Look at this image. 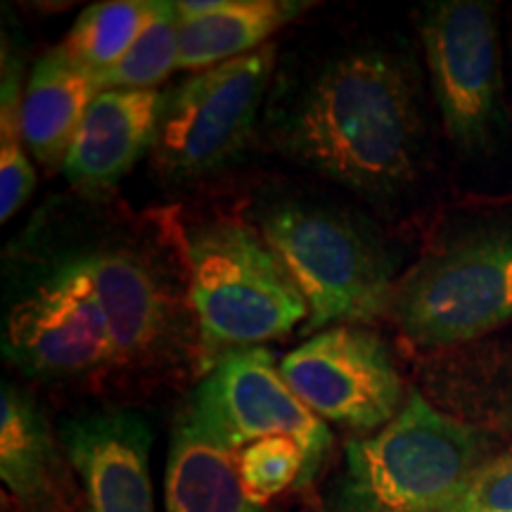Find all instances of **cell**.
<instances>
[{"mask_svg": "<svg viewBox=\"0 0 512 512\" xmlns=\"http://www.w3.org/2000/svg\"><path fill=\"white\" fill-rule=\"evenodd\" d=\"M294 159L368 197L399 195L418 181L422 114L406 57L356 48L306 83L283 128Z\"/></svg>", "mask_w": 512, "mask_h": 512, "instance_id": "obj_1", "label": "cell"}, {"mask_svg": "<svg viewBox=\"0 0 512 512\" xmlns=\"http://www.w3.org/2000/svg\"><path fill=\"white\" fill-rule=\"evenodd\" d=\"M389 316L422 351L470 347L512 325V211L446 223L396 280Z\"/></svg>", "mask_w": 512, "mask_h": 512, "instance_id": "obj_2", "label": "cell"}, {"mask_svg": "<svg viewBox=\"0 0 512 512\" xmlns=\"http://www.w3.org/2000/svg\"><path fill=\"white\" fill-rule=\"evenodd\" d=\"M479 427L441 413L411 392L401 413L368 437L349 441L339 477L342 512H441L489 460Z\"/></svg>", "mask_w": 512, "mask_h": 512, "instance_id": "obj_3", "label": "cell"}, {"mask_svg": "<svg viewBox=\"0 0 512 512\" xmlns=\"http://www.w3.org/2000/svg\"><path fill=\"white\" fill-rule=\"evenodd\" d=\"M188 299L200 347L214 366L233 351L283 337L309 318L302 290L264 235L214 219L188 235Z\"/></svg>", "mask_w": 512, "mask_h": 512, "instance_id": "obj_4", "label": "cell"}, {"mask_svg": "<svg viewBox=\"0 0 512 512\" xmlns=\"http://www.w3.org/2000/svg\"><path fill=\"white\" fill-rule=\"evenodd\" d=\"M261 235L309 304L304 332L389 316L394 264L382 242L339 211L278 202L259 214Z\"/></svg>", "mask_w": 512, "mask_h": 512, "instance_id": "obj_5", "label": "cell"}, {"mask_svg": "<svg viewBox=\"0 0 512 512\" xmlns=\"http://www.w3.org/2000/svg\"><path fill=\"white\" fill-rule=\"evenodd\" d=\"M432 95L453 147L494 155L505 131L503 55L496 10L482 0H441L420 15Z\"/></svg>", "mask_w": 512, "mask_h": 512, "instance_id": "obj_6", "label": "cell"}, {"mask_svg": "<svg viewBox=\"0 0 512 512\" xmlns=\"http://www.w3.org/2000/svg\"><path fill=\"white\" fill-rule=\"evenodd\" d=\"M273 64L275 46L268 43L166 91L150 150L157 174L185 183L233 162L252 138Z\"/></svg>", "mask_w": 512, "mask_h": 512, "instance_id": "obj_7", "label": "cell"}, {"mask_svg": "<svg viewBox=\"0 0 512 512\" xmlns=\"http://www.w3.org/2000/svg\"><path fill=\"white\" fill-rule=\"evenodd\" d=\"M3 354L24 375L64 380L117 366L86 252L57 259L5 316Z\"/></svg>", "mask_w": 512, "mask_h": 512, "instance_id": "obj_8", "label": "cell"}, {"mask_svg": "<svg viewBox=\"0 0 512 512\" xmlns=\"http://www.w3.org/2000/svg\"><path fill=\"white\" fill-rule=\"evenodd\" d=\"M185 413L233 451L266 437H292L306 460L299 484L316 477L332 446L325 420L287 387L280 366L264 347L219 358L195 389Z\"/></svg>", "mask_w": 512, "mask_h": 512, "instance_id": "obj_9", "label": "cell"}, {"mask_svg": "<svg viewBox=\"0 0 512 512\" xmlns=\"http://www.w3.org/2000/svg\"><path fill=\"white\" fill-rule=\"evenodd\" d=\"M280 375L320 420L356 432L382 430L408 399L384 339L358 325L309 337L280 361Z\"/></svg>", "mask_w": 512, "mask_h": 512, "instance_id": "obj_10", "label": "cell"}, {"mask_svg": "<svg viewBox=\"0 0 512 512\" xmlns=\"http://www.w3.org/2000/svg\"><path fill=\"white\" fill-rule=\"evenodd\" d=\"M110 320L117 366L152 370L176 363L190 344L188 306L143 249L110 242L86 252Z\"/></svg>", "mask_w": 512, "mask_h": 512, "instance_id": "obj_11", "label": "cell"}, {"mask_svg": "<svg viewBox=\"0 0 512 512\" xmlns=\"http://www.w3.org/2000/svg\"><path fill=\"white\" fill-rule=\"evenodd\" d=\"M60 446L86 494V512H155L152 432L138 413L107 408L60 427Z\"/></svg>", "mask_w": 512, "mask_h": 512, "instance_id": "obj_12", "label": "cell"}, {"mask_svg": "<svg viewBox=\"0 0 512 512\" xmlns=\"http://www.w3.org/2000/svg\"><path fill=\"white\" fill-rule=\"evenodd\" d=\"M164 93L100 91L64 157L62 174L83 195H105L131 174L157 136Z\"/></svg>", "mask_w": 512, "mask_h": 512, "instance_id": "obj_13", "label": "cell"}, {"mask_svg": "<svg viewBox=\"0 0 512 512\" xmlns=\"http://www.w3.org/2000/svg\"><path fill=\"white\" fill-rule=\"evenodd\" d=\"M0 477L24 512H72L57 441L34 399L15 384L0 392Z\"/></svg>", "mask_w": 512, "mask_h": 512, "instance_id": "obj_14", "label": "cell"}, {"mask_svg": "<svg viewBox=\"0 0 512 512\" xmlns=\"http://www.w3.org/2000/svg\"><path fill=\"white\" fill-rule=\"evenodd\" d=\"M98 93L95 76L76 64L62 46L48 50L36 62L22 95V138L36 162L46 169H62Z\"/></svg>", "mask_w": 512, "mask_h": 512, "instance_id": "obj_15", "label": "cell"}, {"mask_svg": "<svg viewBox=\"0 0 512 512\" xmlns=\"http://www.w3.org/2000/svg\"><path fill=\"white\" fill-rule=\"evenodd\" d=\"M166 512H261L240 482L238 451L181 413L164 475Z\"/></svg>", "mask_w": 512, "mask_h": 512, "instance_id": "obj_16", "label": "cell"}, {"mask_svg": "<svg viewBox=\"0 0 512 512\" xmlns=\"http://www.w3.org/2000/svg\"><path fill=\"white\" fill-rule=\"evenodd\" d=\"M306 3L292 0H216L207 15L181 22V69L204 72L268 46Z\"/></svg>", "mask_w": 512, "mask_h": 512, "instance_id": "obj_17", "label": "cell"}, {"mask_svg": "<svg viewBox=\"0 0 512 512\" xmlns=\"http://www.w3.org/2000/svg\"><path fill=\"white\" fill-rule=\"evenodd\" d=\"M157 0H107L86 8L74 22L67 41L62 43L64 53L86 72L98 76L117 64L138 36L143 34L152 15H155Z\"/></svg>", "mask_w": 512, "mask_h": 512, "instance_id": "obj_18", "label": "cell"}, {"mask_svg": "<svg viewBox=\"0 0 512 512\" xmlns=\"http://www.w3.org/2000/svg\"><path fill=\"white\" fill-rule=\"evenodd\" d=\"M427 370L446 375L448 392L467 394V406L494 415L512 432V337L441 358Z\"/></svg>", "mask_w": 512, "mask_h": 512, "instance_id": "obj_19", "label": "cell"}, {"mask_svg": "<svg viewBox=\"0 0 512 512\" xmlns=\"http://www.w3.org/2000/svg\"><path fill=\"white\" fill-rule=\"evenodd\" d=\"M181 64V17L176 3H159L131 50L98 76V91H155Z\"/></svg>", "mask_w": 512, "mask_h": 512, "instance_id": "obj_20", "label": "cell"}, {"mask_svg": "<svg viewBox=\"0 0 512 512\" xmlns=\"http://www.w3.org/2000/svg\"><path fill=\"white\" fill-rule=\"evenodd\" d=\"M304 451L292 437H266L238 451L242 489L249 501L264 508L268 501L297 484L304 475Z\"/></svg>", "mask_w": 512, "mask_h": 512, "instance_id": "obj_21", "label": "cell"}, {"mask_svg": "<svg viewBox=\"0 0 512 512\" xmlns=\"http://www.w3.org/2000/svg\"><path fill=\"white\" fill-rule=\"evenodd\" d=\"M441 512H512V451L479 465Z\"/></svg>", "mask_w": 512, "mask_h": 512, "instance_id": "obj_22", "label": "cell"}, {"mask_svg": "<svg viewBox=\"0 0 512 512\" xmlns=\"http://www.w3.org/2000/svg\"><path fill=\"white\" fill-rule=\"evenodd\" d=\"M36 171L22 136H0V221H10L34 192Z\"/></svg>", "mask_w": 512, "mask_h": 512, "instance_id": "obj_23", "label": "cell"}]
</instances>
